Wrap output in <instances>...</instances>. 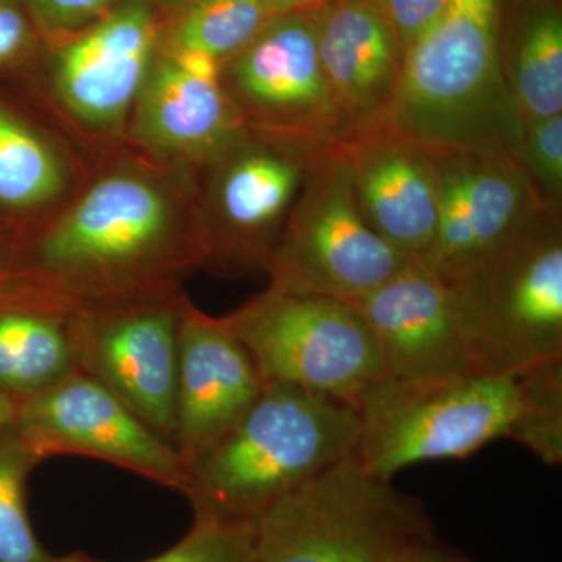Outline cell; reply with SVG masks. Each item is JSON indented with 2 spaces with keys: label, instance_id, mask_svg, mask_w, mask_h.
I'll list each match as a JSON object with an SVG mask.
<instances>
[{
  "label": "cell",
  "instance_id": "cell-1",
  "mask_svg": "<svg viewBox=\"0 0 562 562\" xmlns=\"http://www.w3.org/2000/svg\"><path fill=\"white\" fill-rule=\"evenodd\" d=\"M18 283L76 312L166 301L205 269L195 172L122 144L16 238Z\"/></svg>",
  "mask_w": 562,
  "mask_h": 562
},
{
  "label": "cell",
  "instance_id": "cell-2",
  "mask_svg": "<svg viewBox=\"0 0 562 562\" xmlns=\"http://www.w3.org/2000/svg\"><path fill=\"white\" fill-rule=\"evenodd\" d=\"M360 420L350 403L265 383L231 428L184 462L199 516L257 522L272 503L353 457Z\"/></svg>",
  "mask_w": 562,
  "mask_h": 562
},
{
  "label": "cell",
  "instance_id": "cell-3",
  "mask_svg": "<svg viewBox=\"0 0 562 562\" xmlns=\"http://www.w3.org/2000/svg\"><path fill=\"white\" fill-rule=\"evenodd\" d=\"M497 13L498 0H449L405 52L394 103L369 136L513 154L522 120L502 72Z\"/></svg>",
  "mask_w": 562,
  "mask_h": 562
},
{
  "label": "cell",
  "instance_id": "cell-4",
  "mask_svg": "<svg viewBox=\"0 0 562 562\" xmlns=\"http://www.w3.org/2000/svg\"><path fill=\"white\" fill-rule=\"evenodd\" d=\"M155 0H127L90 27L47 44L18 76L31 101L92 165L125 143V131L160 49Z\"/></svg>",
  "mask_w": 562,
  "mask_h": 562
},
{
  "label": "cell",
  "instance_id": "cell-5",
  "mask_svg": "<svg viewBox=\"0 0 562 562\" xmlns=\"http://www.w3.org/2000/svg\"><path fill=\"white\" fill-rule=\"evenodd\" d=\"M255 531L254 562H397L438 536L420 501L355 457L272 503Z\"/></svg>",
  "mask_w": 562,
  "mask_h": 562
},
{
  "label": "cell",
  "instance_id": "cell-6",
  "mask_svg": "<svg viewBox=\"0 0 562 562\" xmlns=\"http://www.w3.org/2000/svg\"><path fill=\"white\" fill-rule=\"evenodd\" d=\"M516 403V373L384 375L351 403L360 420L353 457L384 480L417 462L462 460L506 439Z\"/></svg>",
  "mask_w": 562,
  "mask_h": 562
},
{
  "label": "cell",
  "instance_id": "cell-7",
  "mask_svg": "<svg viewBox=\"0 0 562 562\" xmlns=\"http://www.w3.org/2000/svg\"><path fill=\"white\" fill-rule=\"evenodd\" d=\"M484 372L562 357V217L543 210L490 260L453 281Z\"/></svg>",
  "mask_w": 562,
  "mask_h": 562
},
{
  "label": "cell",
  "instance_id": "cell-8",
  "mask_svg": "<svg viewBox=\"0 0 562 562\" xmlns=\"http://www.w3.org/2000/svg\"><path fill=\"white\" fill-rule=\"evenodd\" d=\"M221 321L249 351L265 383L351 405L362 387L386 375L371 328L349 302L268 286Z\"/></svg>",
  "mask_w": 562,
  "mask_h": 562
},
{
  "label": "cell",
  "instance_id": "cell-9",
  "mask_svg": "<svg viewBox=\"0 0 562 562\" xmlns=\"http://www.w3.org/2000/svg\"><path fill=\"white\" fill-rule=\"evenodd\" d=\"M331 151L314 154L246 132L199 169L205 269L228 277L268 276L310 173Z\"/></svg>",
  "mask_w": 562,
  "mask_h": 562
},
{
  "label": "cell",
  "instance_id": "cell-10",
  "mask_svg": "<svg viewBox=\"0 0 562 562\" xmlns=\"http://www.w3.org/2000/svg\"><path fill=\"white\" fill-rule=\"evenodd\" d=\"M409 261L362 217L349 162L338 149L310 173L269 265V288L353 302Z\"/></svg>",
  "mask_w": 562,
  "mask_h": 562
},
{
  "label": "cell",
  "instance_id": "cell-11",
  "mask_svg": "<svg viewBox=\"0 0 562 562\" xmlns=\"http://www.w3.org/2000/svg\"><path fill=\"white\" fill-rule=\"evenodd\" d=\"M221 87L251 135L314 154L341 149L344 122L310 14L272 18L221 65Z\"/></svg>",
  "mask_w": 562,
  "mask_h": 562
},
{
  "label": "cell",
  "instance_id": "cell-12",
  "mask_svg": "<svg viewBox=\"0 0 562 562\" xmlns=\"http://www.w3.org/2000/svg\"><path fill=\"white\" fill-rule=\"evenodd\" d=\"M431 147L438 222L422 260L453 283L506 246L543 209L509 151Z\"/></svg>",
  "mask_w": 562,
  "mask_h": 562
},
{
  "label": "cell",
  "instance_id": "cell-13",
  "mask_svg": "<svg viewBox=\"0 0 562 562\" xmlns=\"http://www.w3.org/2000/svg\"><path fill=\"white\" fill-rule=\"evenodd\" d=\"M13 425L40 462L80 454L171 490H187V468L179 452L109 387L80 369L50 390L18 403Z\"/></svg>",
  "mask_w": 562,
  "mask_h": 562
},
{
  "label": "cell",
  "instance_id": "cell-14",
  "mask_svg": "<svg viewBox=\"0 0 562 562\" xmlns=\"http://www.w3.org/2000/svg\"><path fill=\"white\" fill-rule=\"evenodd\" d=\"M180 292L166 301L77 312V369L109 387L176 449Z\"/></svg>",
  "mask_w": 562,
  "mask_h": 562
},
{
  "label": "cell",
  "instance_id": "cell-15",
  "mask_svg": "<svg viewBox=\"0 0 562 562\" xmlns=\"http://www.w3.org/2000/svg\"><path fill=\"white\" fill-rule=\"evenodd\" d=\"M247 128L221 87V61L161 47L133 106L125 144L198 172Z\"/></svg>",
  "mask_w": 562,
  "mask_h": 562
},
{
  "label": "cell",
  "instance_id": "cell-16",
  "mask_svg": "<svg viewBox=\"0 0 562 562\" xmlns=\"http://www.w3.org/2000/svg\"><path fill=\"white\" fill-rule=\"evenodd\" d=\"M371 328L384 373L431 379L483 372L460 294L422 261L349 302Z\"/></svg>",
  "mask_w": 562,
  "mask_h": 562
},
{
  "label": "cell",
  "instance_id": "cell-17",
  "mask_svg": "<svg viewBox=\"0 0 562 562\" xmlns=\"http://www.w3.org/2000/svg\"><path fill=\"white\" fill-rule=\"evenodd\" d=\"M177 338L176 450L187 462L250 408L265 382L221 317L203 313L187 292Z\"/></svg>",
  "mask_w": 562,
  "mask_h": 562
},
{
  "label": "cell",
  "instance_id": "cell-18",
  "mask_svg": "<svg viewBox=\"0 0 562 562\" xmlns=\"http://www.w3.org/2000/svg\"><path fill=\"white\" fill-rule=\"evenodd\" d=\"M347 140L372 135L401 87L405 49L375 0H333L310 13Z\"/></svg>",
  "mask_w": 562,
  "mask_h": 562
},
{
  "label": "cell",
  "instance_id": "cell-19",
  "mask_svg": "<svg viewBox=\"0 0 562 562\" xmlns=\"http://www.w3.org/2000/svg\"><path fill=\"white\" fill-rule=\"evenodd\" d=\"M364 221L408 260L430 250L438 222V184L430 146L366 136L341 146Z\"/></svg>",
  "mask_w": 562,
  "mask_h": 562
},
{
  "label": "cell",
  "instance_id": "cell-20",
  "mask_svg": "<svg viewBox=\"0 0 562 562\" xmlns=\"http://www.w3.org/2000/svg\"><path fill=\"white\" fill-rule=\"evenodd\" d=\"M90 166L31 101L0 94L2 231L18 238L49 220L72 198Z\"/></svg>",
  "mask_w": 562,
  "mask_h": 562
},
{
  "label": "cell",
  "instance_id": "cell-21",
  "mask_svg": "<svg viewBox=\"0 0 562 562\" xmlns=\"http://www.w3.org/2000/svg\"><path fill=\"white\" fill-rule=\"evenodd\" d=\"M76 310L13 281L0 291V392L14 402L76 371Z\"/></svg>",
  "mask_w": 562,
  "mask_h": 562
},
{
  "label": "cell",
  "instance_id": "cell-22",
  "mask_svg": "<svg viewBox=\"0 0 562 562\" xmlns=\"http://www.w3.org/2000/svg\"><path fill=\"white\" fill-rule=\"evenodd\" d=\"M497 40L520 120L562 114V0H498Z\"/></svg>",
  "mask_w": 562,
  "mask_h": 562
},
{
  "label": "cell",
  "instance_id": "cell-23",
  "mask_svg": "<svg viewBox=\"0 0 562 562\" xmlns=\"http://www.w3.org/2000/svg\"><path fill=\"white\" fill-rule=\"evenodd\" d=\"M272 18L261 0H202L162 22L161 47L202 52L222 65Z\"/></svg>",
  "mask_w": 562,
  "mask_h": 562
},
{
  "label": "cell",
  "instance_id": "cell-24",
  "mask_svg": "<svg viewBox=\"0 0 562 562\" xmlns=\"http://www.w3.org/2000/svg\"><path fill=\"white\" fill-rule=\"evenodd\" d=\"M517 403L506 439L520 443L547 465L562 462V357L535 362L516 373Z\"/></svg>",
  "mask_w": 562,
  "mask_h": 562
},
{
  "label": "cell",
  "instance_id": "cell-25",
  "mask_svg": "<svg viewBox=\"0 0 562 562\" xmlns=\"http://www.w3.org/2000/svg\"><path fill=\"white\" fill-rule=\"evenodd\" d=\"M38 462L13 422L0 428V562H65L44 550L29 519L25 483Z\"/></svg>",
  "mask_w": 562,
  "mask_h": 562
},
{
  "label": "cell",
  "instance_id": "cell-26",
  "mask_svg": "<svg viewBox=\"0 0 562 562\" xmlns=\"http://www.w3.org/2000/svg\"><path fill=\"white\" fill-rule=\"evenodd\" d=\"M255 522L195 514L191 530L165 553L143 562H254ZM76 562H94L77 554Z\"/></svg>",
  "mask_w": 562,
  "mask_h": 562
},
{
  "label": "cell",
  "instance_id": "cell-27",
  "mask_svg": "<svg viewBox=\"0 0 562 562\" xmlns=\"http://www.w3.org/2000/svg\"><path fill=\"white\" fill-rule=\"evenodd\" d=\"M514 160L530 181L543 209L562 206V114L524 121Z\"/></svg>",
  "mask_w": 562,
  "mask_h": 562
},
{
  "label": "cell",
  "instance_id": "cell-28",
  "mask_svg": "<svg viewBox=\"0 0 562 562\" xmlns=\"http://www.w3.org/2000/svg\"><path fill=\"white\" fill-rule=\"evenodd\" d=\"M46 47L27 0H0V70L22 76L40 61Z\"/></svg>",
  "mask_w": 562,
  "mask_h": 562
},
{
  "label": "cell",
  "instance_id": "cell-29",
  "mask_svg": "<svg viewBox=\"0 0 562 562\" xmlns=\"http://www.w3.org/2000/svg\"><path fill=\"white\" fill-rule=\"evenodd\" d=\"M127 0H27L36 27L47 44L90 27Z\"/></svg>",
  "mask_w": 562,
  "mask_h": 562
},
{
  "label": "cell",
  "instance_id": "cell-30",
  "mask_svg": "<svg viewBox=\"0 0 562 562\" xmlns=\"http://www.w3.org/2000/svg\"><path fill=\"white\" fill-rule=\"evenodd\" d=\"M386 14L403 49L408 50L435 21L441 16L449 0H375Z\"/></svg>",
  "mask_w": 562,
  "mask_h": 562
},
{
  "label": "cell",
  "instance_id": "cell-31",
  "mask_svg": "<svg viewBox=\"0 0 562 562\" xmlns=\"http://www.w3.org/2000/svg\"><path fill=\"white\" fill-rule=\"evenodd\" d=\"M397 562H476L454 547L447 546L438 536L414 543Z\"/></svg>",
  "mask_w": 562,
  "mask_h": 562
},
{
  "label": "cell",
  "instance_id": "cell-32",
  "mask_svg": "<svg viewBox=\"0 0 562 562\" xmlns=\"http://www.w3.org/2000/svg\"><path fill=\"white\" fill-rule=\"evenodd\" d=\"M16 238L0 228V291L16 280Z\"/></svg>",
  "mask_w": 562,
  "mask_h": 562
},
{
  "label": "cell",
  "instance_id": "cell-33",
  "mask_svg": "<svg viewBox=\"0 0 562 562\" xmlns=\"http://www.w3.org/2000/svg\"><path fill=\"white\" fill-rule=\"evenodd\" d=\"M273 18L284 14H310L324 9L333 0H261Z\"/></svg>",
  "mask_w": 562,
  "mask_h": 562
},
{
  "label": "cell",
  "instance_id": "cell-34",
  "mask_svg": "<svg viewBox=\"0 0 562 562\" xmlns=\"http://www.w3.org/2000/svg\"><path fill=\"white\" fill-rule=\"evenodd\" d=\"M155 2H157L158 10H160L162 21H166L173 14L180 13L181 10L202 2V0H155Z\"/></svg>",
  "mask_w": 562,
  "mask_h": 562
},
{
  "label": "cell",
  "instance_id": "cell-35",
  "mask_svg": "<svg viewBox=\"0 0 562 562\" xmlns=\"http://www.w3.org/2000/svg\"><path fill=\"white\" fill-rule=\"evenodd\" d=\"M18 402L0 392V428L7 427L16 416Z\"/></svg>",
  "mask_w": 562,
  "mask_h": 562
},
{
  "label": "cell",
  "instance_id": "cell-36",
  "mask_svg": "<svg viewBox=\"0 0 562 562\" xmlns=\"http://www.w3.org/2000/svg\"><path fill=\"white\" fill-rule=\"evenodd\" d=\"M77 554H72V557H66L65 562H76Z\"/></svg>",
  "mask_w": 562,
  "mask_h": 562
}]
</instances>
